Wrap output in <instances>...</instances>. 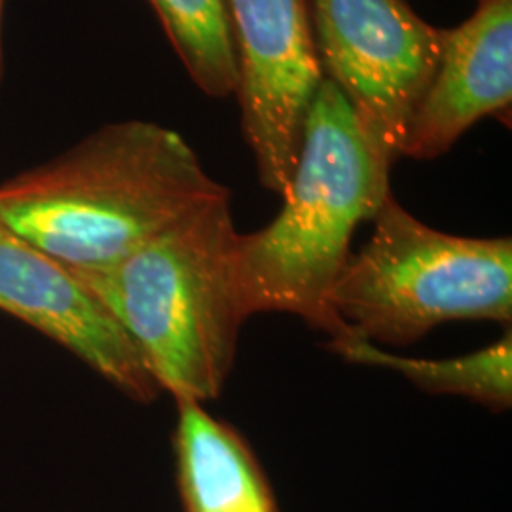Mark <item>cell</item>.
Segmentation results:
<instances>
[{"instance_id":"6da1fadb","label":"cell","mask_w":512,"mask_h":512,"mask_svg":"<svg viewBox=\"0 0 512 512\" xmlns=\"http://www.w3.org/2000/svg\"><path fill=\"white\" fill-rule=\"evenodd\" d=\"M224 194L177 131L128 120L0 183V222L65 268L95 270Z\"/></svg>"},{"instance_id":"7a4b0ae2","label":"cell","mask_w":512,"mask_h":512,"mask_svg":"<svg viewBox=\"0 0 512 512\" xmlns=\"http://www.w3.org/2000/svg\"><path fill=\"white\" fill-rule=\"evenodd\" d=\"M230 198L196 207L116 264L71 270L175 401L219 399L249 319Z\"/></svg>"},{"instance_id":"3957f363","label":"cell","mask_w":512,"mask_h":512,"mask_svg":"<svg viewBox=\"0 0 512 512\" xmlns=\"http://www.w3.org/2000/svg\"><path fill=\"white\" fill-rule=\"evenodd\" d=\"M393 162L368 135L329 78L311 103L283 209L268 226L239 234L238 266L245 310L281 311L346 336L329 306L351 256L355 230L376 219L389 198Z\"/></svg>"},{"instance_id":"277c9868","label":"cell","mask_w":512,"mask_h":512,"mask_svg":"<svg viewBox=\"0 0 512 512\" xmlns=\"http://www.w3.org/2000/svg\"><path fill=\"white\" fill-rule=\"evenodd\" d=\"M329 306L346 336L374 346H410L452 321L511 325V238L444 234L389 194Z\"/></svg>"},{"instance_id":"5b68a950","label":"cell","mask_w":512,"mask_h":512,"mask_svg":"<svg viewBox=\"0 0 512 512\" xmlns=\"http://www.w3.org/2000/svg\"><path fill=\"white\" fill-rule=\"evenodd\" d=\"M325 78L395 164L439 65L444 29L406 0H310Z\"/></svg>"},{"instance_id":"8992f818","label":"cell","mask_w":512,"mask_h":512,"mask_svg":"<svg viewBox=\"0 0 512 512\" xmlns=\"http://www.w3.org/2000/svg\"><path fill=\"white\" fill-rule=\"evenodd\" d=\"M243 135L264 188L293 179L311 103L325 73L308 0H226Z\"/></svg>"},{"instance_id":"52a82bcc","label":"cell","mask_w":512,"mask_h":512,"mask_svg":"<svg viewBox=\"0 0 512 512\" xmlns=\"http://www.w3.org/2000/svg\"><path fill=\"white\" fill-rule=\"evenodd\" d=\"M0 310L71 351L137 403L162 389L126 332L76 275L0 222Z\"/></svg>"},{"instance_id":"ba28073f","label":"cell","mask_w":512,"mask_h":512,"mask_svg":"<svg viewBox=\"0 0 512 512\" xmlns=\"http://www.w3.org/2000/svg\"><path fill=\"white\" fill-rule=\"evenodd\" d=\"M512 103V0H480L475 14L444 31L439 65L416 110L403 156L433 160L486 116Z\"/></svg>"},{"instance_id":"9c48e42d","label":"cell","mask_w":512,"mask_h":512,"mask_svg":"<svg viewBox=\"0 0 512 512\" xmlns=\"http://www.w3.org/2000/svg\"><path fill=\"white\" fill-rule=\"evenodd\" d=\"M173 433L184 512H279L255 452L202 403L181 399Z\"/></svg>"},{"instance_id":"30bf717a","label":"cell","mask_w":512,"mask_h":512,"mask_svg":"<svg viewBox=\"0 0 512 512\" xmlns=\"http://www.w3.org/2000/svg\"><path fill=\"white\" fill-rule=\"evenodd\" d=\"M329 348L349 363L399 372L410 384L431 395L467 397L497 412L511 408V330L488 348L452 359L403 357L355 336L330 340Z\"/></svg>"},{"instance_id":"8fae6325","label":"cell","mask_w":512,"mask_h":512,"mask_svg":"<svg viewBox=\"0 0 512 512\" xmlns=\"http://www.w3.org/2000/svg\"><path fill=\"white\" fill-rule=\"evenodd\" d=\"M173 48L202 92L238 90V67L226 0H150Z\"/></svg>"},{"instance_id":"7c38bea8","label":"cell","mask_w":512,"mask_h":512,"mask_svg":"<svg viewBox=\"0 0 512 512\" xmlns=\"http://www.w3.org/2000/svg\"><path fill=\"white\" fill-rule=\"evenodd\" d=\"M2 12H4V0H0V80L4 71V59H2Z\"/></svg>"}]
</instances>
